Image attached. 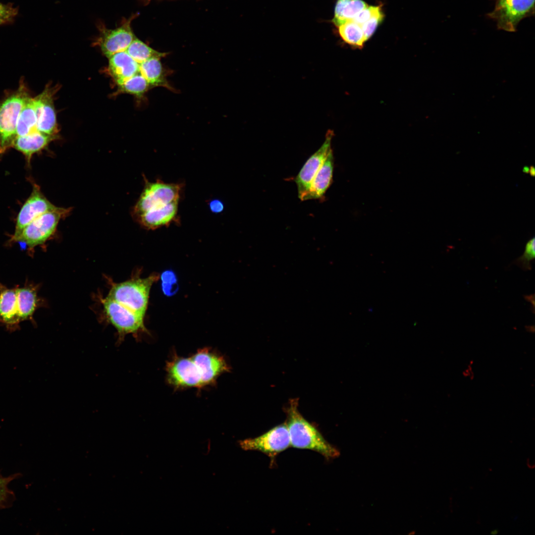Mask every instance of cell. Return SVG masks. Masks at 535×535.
Instances as JSON below:
<instances>
[{
    "mask_svg": "<svg viewBox=\"0 0 535 535\" xmlns=\"http://www.w3.org/2000/svg\"><path fill=\"white\" fill-rule=\"evenodd\" d=\"M166 369L169 382L177 387L201 388L214 383L219 375L229 371L223 358L207 349L189 358L174 356Z\"/></svg>",
    "mask_w": 535,
    "mask_h": 535,
    "instance_id": "obj_1",
    "label": "cell"
},
{
    "mask_svg": "<svg viewBox=\"0 0 535 535\" xmlns=\"http://www.w3.org/2000/svg\"><path fill=\"white\" fill-rule=\"evenodd\" d=\"M297 399L290 401L286 424L291 447L317 452L327 460L337 457L340 453L329 443L318 429L308 422L299 411Z\"/></svg>",
    "mask_w": 535,
    "mask_h": 535,
    "instance_id": "obj_2",
    "label": "cell"
},
{
    "mask_svg": "<svg viewBox=\"0 0 535 535\" xmlns=\"http://www.w3.org/2000/svg\"><path fill=\"white\" fill-rule=\"evenodd\" d=\"M159 278L153 273L145 278L134 277L119 283L110 281L107 297L126 308L145 317L151 287Z\"/></svg>",
    "mask_w": 535,
    "mask_h": 535,
    "instance_id": "obj_3",
    "label": "cell"
},
{
    "mask_svg": "<svg viewBox=\"0 0 535 535\" xmlns=\"http://www.w3.org/2000/svg\"><path fill=\"white\" fill-rule=\"evenodd\" d=\"M71 208L57 207L41 215L28 224L14 237H10L9 242L24 243L28 250L43 245L54 233L60 219L65 217Z\"/></svg>",
    "mask_w": 535,
    "mask_h": 535,
    "instance_id": "obj_4",
    "label": "cell"
},
{
    "mask_svg": "<svg viewBox=\"0 0 535 535\" xmlns=\"http://www.w3.org/2000/svg\"><path fill=\"white\" fill-rule=\"evenodd\" d=\"M30 97L23 83L0 103V154L12 147L20 112Z\"/></svg>",
    "mask_w": 535,
    "mask_h": 535,
    "instance_id": "obj_5",
    "label": "cell"
},
{
    "mask_svg": "<svg viewBox=\"0 0 535 535\" xmlns=\"http://www.w3.org/2000/svg\"><path fill=\"white\" fill-rule=\"evenodd\" d=\"M104 312L108 322L117 331V344L120 345L126 335L132 334L135 338L147 332L144 324V316L129 310L107 296L100 298Z\"/></svg>",
    "mask_w": 535,
    "mask_h": 535,
    "instance_id": "obj_6",
    "label": "cell"
},
{
    "mask_svg": "<svg viewBox=\"0 0 535 535\" xmlns=\"http://www.w3.org/2000/svg\"><path fill=\"white\" fill-rule=\"evenodd\" d=\"M535 12V0H496L488 16L496 22L498 29L515 32L519 23Z\"/></svg>",
    "mask_w": 535,
    "mask_h": 535,
    "instance_id": "obj_7",
    "label": "cell"
},
{
    "mask_svg": "<svg viewBox=\"0 0 535 535\" xmlns=\"http://www.w3.org/2000/svg\"><path fill=\"white\" fill-rule=\"evenodd\" d=\"M181 188V184L166 183L160 180L146 181L134 207L135 216L138 217L151 209L179 201Z\"/></svg>",
    "mask_w": 535,
    "mask_h": 535,
    "instance_id": "obj_8",
    "label": "cell"
},
{
    "mask_svg": "<svg viewBox=\"0 0 535 535\" xmlns=\"http://www.w3.org/2000/svg\"><path fill=\"white\" fill-rule=\"evenodd\" d=\"M238 444L244 450L258 451L263 453L271 460L274 459L278 454L291 446L286 422L272 428L258 437L240 440Z\"/></svg>",
    "mask_w": 535,
    "mask_h": 535,
    "instance_id": "obj_9",
    "label": "cell"
},
{
    "mask_svg": "<svg viewBox=\"0 0 535 535\" xmlns=\"http://www.w3.org/2000/svg\"><path fill=\"white\" fill-rule=\"evenodd\" d=\"M333 135L332 130L327 132L321 146L308 159L295 178L298 197L301 201L306 200L314 178L332 150L331 143Z\"/></svg>",
    "mask_w": 535,
    "mask_h": 535,
    "instance_id": "obj_10",
    "label": "cell"
},
{
    "mask_svg": "<svg viewBox=\"0 0 535 535\" xmlns=\"http://www.w3.org/2000/svg\"><path fill=\"white\" fill-rule=\"evenodd\" d=\"M56 208L41 192L40 186L33 185L32 192L16 217L15 230L11 237L17 236L30 222L43 214Z\"/></svg>",
    "mask_w": 535,
    "mask_h": 535,
    "instance_id": "obj_11",
    "label": "cell"
},
{
    "mask_svg": "<svg viewBox=\"0 0 535 535\" xmlns=\"http://www.w3.org/2000/svg\"><path fill=\"white\" fill-rule=\"evenodd\" d=\"M131 19L123 23L120 27L109 29L100 27V35L97 44L107 57L114 54L126 51L131 43L136 38L131 26Z\"/></svg>",
    "mask_w": 535,
    "mask_h": 535,
    "instance_id": "obj_12",
    "label": "cell"
},
{
    "mask_svg": "<svg viewBox=\"0 0 535 535\" xmlns=\"http://www.w3.org/2000/svg\"><path fill=\"white\" fill-rule=\"evenodd\" d=\"M55 90L49 86L35 98L37 121L36 130L42 133L57 135L56 113L54 105Z\"/></svg>",
    "mask_w": 535,
    "mask_h": 535,
    "instance_id": "obj_13",
    "label": "cell"
},
{
    "mask_svg": "<svg viewBox=\"0 0 535 535\" xmlns=\"http://www.w3.org/2000/svg\"><path fill=\"white\" fill-rule=\"evenodd\" d=\"M179 201L151 209L137 218L148 229H156L169 225L176 217Z\"/></svg>",
    "mask_w": 535,
    "mask_h": 535,
    "instance_id": "obj_14",
    "label": "cell"
},
{
    "mask_svg": "<svg viewBox=\"0 0 535 535\" xmlns=\"http://www.w3.org/2000/svg\"><path fill=\"white\" fill-rule=\"evenodd\" d=\"M56 138V135L47 134L36 130L27 135L16 136L12 147L21 152L30 163L33 155L44 149Z\"/></svg>",
    "mask_w": 535,
    "mask_h": 535,
    "instance_id": "obj_15",
    "label": "cell"
},
{
    "mask_svg": "<svg viewBox=\"0 0 535 535\" xmlns=\"http://www.w3.org/2000/svg\"><path fill=\"white\" fill-rule=\"evenodd\" d=\"M18 316L16 289L8 288L0 284V322L13 330L20 322Z\"/></svg>",
    "mask_w": 535,
    "mask_h": 535,
    "instance_id": "obj_16",
    "label": "cell"
},
{
    "mask_svg": "<svg viewBox=\"0 0 535 535\" xmlns=\"http://www.w3.org/2000/svg\"><path fill=\"white\" fill-rule=\"evenodd\" d=\"M108 59L109 71L116 84L140 72V64L126 51L117 53Z\"/></svg>",
    "mask_w": 535,
    "mask_h": 535,
    "instance_id": "obj_17",
    "label": "cell"
},
{
    "mask_svg": "<svg viewBox=\"0 0 535 535\" xmlns=\"http://www.w3.org/2000/svg\"><path fill=\"white\" fill-rule=\"evenodd\" d=\"M333 163L331 150L314 178L306 200L322 198L332 182Z\"/></svg>",
    "mask_w": 535,
    "mask_h": 535,
    "instance_id": "obj_18",
    "label": "cell"
},
{
    "mask_svg": "<svg viewBox=\"0 0 535 535\" xmlns=\"http://www.w3.org/2000/svg\"><path fill=\"white\" fill-rule=\"evenodd\" d=\"M16 289L20 321L31 320L39 305L37 288L32 285H26Z\"/></svg>",
    "mask_w": 535,
    "mask_h": 535,
    "instance_id": "obj_19",
    "label": "cell"
},
{
    "mask_svg": "<svg viewBox=\"0 0 535 535\" xmlns=\"http://www.w3.org/2000/svg\"><path fill=\"white\" fill-rule=\"evenodd\" d=\"M140 72L152 88L163 87L170 90H174L166 80L165 71L160 58H151L140 64Z\"/></svg>",
    "mask_w": 535,
    "mask_h": 535,
    "instance_id": "obj_20",
    "label": "cell"
},
{
    "mask_svg": "<svg viewBox=\"0 0 535 535\" xmlns=\"http://www.w3.org/2000/svg\"><path fill=\"white\" fill-rule=\"evenodd\" d=\"M368 5L362 0H337L332 22L336 26L352 20Z\"/></svg>",
    "mask_w": 535,
    "mask_h": 535,
    "instance_id": "obj_21",
    "label": "cell"
},
{
    "mask_svg": "<svg viewBox=\"0 0 535 535\" xmlns=\"http://www.w3.org/2000/svg\"><path fill=\"white\" fill-rule=\"evenodd\" d=\"M37 121L35 98L30 97L19 114L16 129V137L27 135L36 130Z\"/></svg>",
    "mask_w": 535,
    "mask_h": 535,
    "instance_id": "obj_22",
    "label": "cell"
},
{
    "mask_svg": "<svg viewBox=\"0 0 535 535\" xmlns=\"http://www.w3.org/2000/svg\"><path fill=\"white\" fill-rule=\"evenodd\" d=\"M339 34L347 44L361 48L366 41L360 25L353 20H349L338 27Z\"/></svg>",
    "mask_w": 535,
    "mask_h": 535,
    "instance_id": "obj_23",
    "label": "cell"
},
{
    "mask_svg": "<svg viewBox=\"0 0 535 535\" xmlns=\"http://www.w3.org/2000/svg\"><path fill=\"white\" fill-rule=\"evenodd\" d=\"M126 51L139 64L151 58H160L167 54L166 53H160L153 49L136 38L131 43Z\"/></svg>",
    "mask_w": 535,
    "mask_h": 535,
    "instance_id": "obj_24",
    "label": "cell"
},
{
    "mask_svg": "<svg viewBox=\"0 0 535 535\" xmlns=\"http://www.w3.org/2000/svg\"><path fill=\"white\" fill-rule=\"evenodd\" d=\"M117 84L120 91L138 97H142L152 88L140 72Z\"/></svg>",
    "mask_w": 535,
    "mask_h": 535,
    "instance_id": "obj_25",
    "label": "cell"
},
{
    "mask_svg": "<svg viewBox=\"0 0 535 535\" xmlns=\"http://www.w3.org/2000/svg\"><path fill=\"white\" fill-rule=\"evenodd\" d=\"M535 237H533L527 243L523 254L514 262L515 264L523 270H528L532 269L531 262L535 257Z\"/></svg>",
    "mask_w": 535,
    "mask_h": 535,
    "instance_id": "obj_26",
    "label": "cell"
},
{
    "mask_svg": "<svg viewBox=\"0 0 535 535\" xmlns=\"http://www.w3.org/2000/svg\"><path fill=\"white\" fill-rule=\"evenodd\" d=\"M19 474H14L9 477H4L0 474V508L7 505L13 496L12 492L8 488L9 483L18 476Z\"/></svg>",
    "mask_w": 535,
    "mask_h": 535,
    "instance_id": "obj_27",
    "label": "cell"
},
{
    "mask_svg": "<svg viewBox=\"0 0 535 535\" xmlns=\"http://www.w3.org/2000/svg\"><path fill=\"white\" fill-rule=\"evenodd\" d=\"M383 18L384 14L382 11L375 15L361 25L366 41L374 34Z\"/></svg>",
    "mask_w": 535,
    "mask_h": 535,
    "instance_id": "obj_28",
    "label": "cell"
},
{
    "mask_svg": "<svg viewBox=\"0 0 535 535\" xmlns=\"http://www.w3.org/2000/svg\"><path fill=\"white\" fill-rule=\"evenodd\" d=\"M382 11L380 5L368 6L360 11L352 20L361 26L371 18Z\"/></svg>",
    "mask_w": 535,
    "mask_h": 535,
    "instance_id": "obj_29",
    "label": "cell"
},
{
    "mask_svg": "<svg viewBox=\"0 0 535 535\" xmlns=\"http://www.w3.org/2000/svg\"><path fill=\"white\" fill-rule=\"evenodd\" d=\"M17 12L12 6L0 3V25L11 21Z\"/></svg>",
    "mask_w": 535,
    "mask_h": 535,
    "instance_id": "obj_30",
    "label": "cell"
},
{
    "mask_svg": "<svg viewBox=\"0 0 535 535\" xmlns=\"http://www.w3.org/2000/svg\"><path fill=\"white\" fill-rule=\"evenodd\" d=\"M209 207L212 212L219 213L223 210L224 205L221 201L214 199L210 202Z\"/></svg>",
    "mask_w": 535,
    "mask_h": 535,
    "instance_id": "obj_31",
    "label": "cell"
},
{
    "mask_svg": "<svg viewBox=\"0 0 535 535\" xmlns=\"http://www.w3.org/2000/svg\"><path fill=\"white\" fill-rule=\"evenodd\" d=\"M529 172H530V174L532 176H534L535 175V168H534V166H532L530 167V168L529 169Z\"/></svg>",
    "mask_w": 535,
    "mask_h": 535,
    "instance_id": "obj_32",
    "label": "cell"
},
{
    "mask_svg": "<svg viewBox=\"0 0 535 535\" xmlns=\"http://www.w3.org/2000/svg\"><path fill=\"white\" fill-rule=\"evenodd\" d=\"M529 169H530V168L528 167L525 166L523 169V172H524L525 173H529Z\"/></svg>",
    "mask_w": 535,
    "mask_h": 535,
    "instance_id": "obj_33",
    "label": "cell"
},
{
    "mask_svg": "<svg viewBox=\"0 0 535 535\" xmlns=\"http://www.w3.org/2000/svg\"><path fill=\"white\" fill-rule=\"evenodd\" d=\"M496 531H497V530H494V531H492V532H491V534H496L498 532H496Z\"/></svg>",
    "mask_w": 535,
    "mask_h": 535,
    "instance_id": "obj_34",
    "label": "cell"
}]
</instances>
